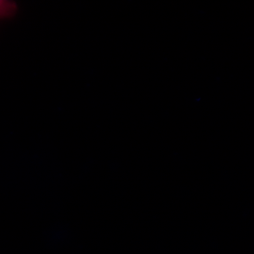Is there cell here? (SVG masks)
Here are the masks:
<instances>
[{
	"label": "cell",
	"instance_id": "cell-1",
	"mask_svg": "<svg viewBox=\"0 0 254 254\" xmlns=\"http://www.w3.org/2000/svg\"><path fill=\"white\" fill-rule=\"evenodd\" d=\"M14 12V5L9 2L0 1V19L8 17Z\"/></svg>",
	"mask_w": 254,
	"mask_h": 254
}]
</instances>
